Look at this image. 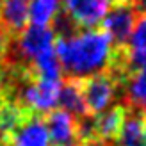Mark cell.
Here are the masks:
<instances>
[{"label":"cell","instance_id":"obj_1","mask_svg":"<svg viewBox=\"0 0 146 146\" xmlns=\"http://www.w3.org/2000/svg\"><path fill=\"white\" fill-rule=\"evenodd\" d=\"M54 50L64 78L77 82L107 71L116 54L111 38L102 29H87L71 38L57 39Z\"/></svg>","mask_w":146,"mask_h":146},{"label":"cell","instance_id":"obj_2","mask_svg":"<svg viewBox=\"0 0 146 146\" xmlns=\"http://www.w3.org/2000/svg\"><path fill=\"white\" fill-rule=\"evenodd\" d=\"M123 84L125 80L118 78L109 70L89 78L78 80V87L87 112L100 114L116 102H123Z\"/></svg>","mask_w":146,"mask_h":146},{"label":"cell","instance_id":"obj_3","mask_svg":"<svg viewBox=\"0 0 146 146\" xmlns=\"http://www.w3.org/2000/svg\"><path fill=\"white\" fill-rule=\"evenodd\" d=\"M139 14L132 4H116L109 5L104 20H102V31H104L112 41L114 48H125L128 38L132 34Z\"/></svg>","mask_w":146,"mask_h":146},{"label":"cell","instance_id":"obj_4","mask_svg":"<svg viewBox=\"0 0 146 146\" xmlns=\"http://www.w3.org/2000/svg\"><path fill=\"white\" fill-rule=\"evenodd\" d=\"M7 146H52L41 114H27L7 137Z\"/></svg>","mask_w":146,"mask_h":146},{"label":"cell","instance_id":"obj_5","mask_svg":"<svg viewBox=\"0 0 146 146\" xmlns=\"http://www.w3.org/2000/svg\"><path fill=\"white\" fill-rule=\"evenodd\" d=\"M109 9L107 0H64V13L82 31L94 29L102 23Z\"/></svg>","mask_w":146,"mask_h":146},{"label":"cell","instance_id":"obj_6","mask_svg":"<svg viewBox=\"0 0 146 146\" xmlns=\"http://www.w3.org/2000/svg\"><path fill=\"white\" fill-rule=\"evenodd\" d=\"M29 23V0H0V32L16 38Z\"/></svg>","mask_w":146,"mask_h":146},{"label":"cell","instance_id":"obj_7","mask_svg":"<svg viewBox=\"0 0 146 146\" xmlns=\"http://www.w3.org/2000/svg\"><path fill=\"white\" fill-rule=\"evenodd\" d=\"M144 123H146V112L132 105H127L125 118H123L121 128L116 135V139L104 146H146Z\"/></svg>","mask_w":146,"mask_h":146},{"label":"cell","instance_id":"obj_8","mask_svg":"<svg viewBox=\"0 0 146 146\" xmlns=\"http://www.w3.org/2000/svg\"><path fill=\"white\" fill-rule=\"evenodd\" d=\"M48 130L50 144L52 146H71L77 144L75 135V118L61 109H54L52 112L43 116Z\"/></svg>","mask_w":146,"mask_h":146},{"label":"cell","instance_id":"obj_9","mask_svg":"<svg viewBox=\"0 0 146 146\" xmlns=\"http://www.w3.org/2000/svg\"><path fill=\"white\" fill-rule=\"evenodd\" d=\"M125 64L128 75L146 66V14H139L125 46Z\"/></svg>","mask_w":146,"mask_h":146},{"label":"cell","instance_id":"obj_10","mask_svg":"<svg viewBox=\"0 0 146 146\" xmlns=\"http://www.w3.org/2000/svg\"><path fill=\"white\" fill-rule=\"evenodd\" d=\"M125 109H127L125 102H116L100 114H94V128H96L98 143L109 144L116 139L121 128L123 118H125Z\"/></svg>","mask_w":146,"mask_h":146},{"label":"cell","instance_id":"obj_11","mask_svg":"<svg viewBox=\"0 0 146 146\" xmlns=\"http://www.w3.org/2000/svg\"><path fill=\"white\" fill-rule=\"evenodd\" d=\"M57 105H61V111L68 112L73 118H82V116L89 114L86 109L82 93L77 80H68L64 78L61 80V87H59V98H57Z\"/></svg>","mask_w":146,"mask_h":146},{"label":"cell","instance_id":"obj_12","mask_svg":"<svg viewBox=\"0 0 146 146\" xmlns=\"http://www.w3.org/2000/svg\"><path fill=\"white\" fill-rule=\"evenodd\" d=\"M123 102L146 112V66L127 77L123 84Z\"/></svg>","mask_w":146,"mask_h":146},{"label":"cell","instance_id":"obj_13","mask_svg":"<svg viewBox=\"0 0 146 146\" xmlns=\"http://www.w3.org/2000/svg\"><path fill=\"white\" fill-rule=\"evenodd\" d=\"M29 71H31L32 77H36V78L59 82L62 71H61V64H59L57 55H55L54 46L45 50L43 54H39L36 57V59L31 62V66H29Z\"/></svg>","mask_w":146,"mask_h":146},{"label":"cell","instance_id":"obj_14","mask_svg":"<svg viewBox=\"0 0 146 146\" xmlns=\"http://www.w3.org/2000/svg\"><path fill=\"white\" fill-rule=\"evenodd\" d=\"M59 9V0H29V20L36 27H50Z\"/></svg>","mask_w":146,"mask_h":146},{"label":"cell","instance_id":"obj_15","mask_svg":"<svg viewBox=\"0 0 146 146\" xmlns=\"http://www.w3.org/2000/svg\"><path fill=\"white\" fill-rule=\"evenodd\" d=\"M7 41L9 38L0 32V100H5L4 98V89H5V80H7V73H9V66L5 62V46H7Z\"/></svg>","mask_w":146,"mask_h":146},{"label":"cell","instance_id":"obj_16","mask_svg":"<svg viewBox=\"0 0 146 146\" xmlns=\"http://www.w3.org/2000/svg\"><path fill=\"white\" fill-rule=\"evenodd\" d=\"M109 5H116V4H128L130 0H107Z\"/></svg>","mask_w":146,"mask_h":146},{"label":"cell","instance_id":"obj_17","mask_svg":"<svg viewBox=\"0 0 146 146\" xmlns=\"http://www.w3.org/2000/svg\"><path fill=\"white\" fill-rule=\"evenodd\" d=\"M144 139H146V123H144Z\"/></svg>","mask_w":146,"mask_h":146},{"label":"cell","instance_id":"obj_18","mask_svg":"<svg viewBox=\"0 0 146 146\" xmlns=\"http://www.w3.org/2000/svg\"><path fill=\"white\" fill-rule=\"evenodd\" d=\"M93 146H104V144H102V143H98V144H93Z\"/></svg>","mask_w":146,"mask_h":146},{"label":"cell","instance_id":"obj_19","mask_svg":"<svg viewBox=\"0 0 146 146\" xmlns=\"http://www.w3.org/2000/svg\"><path fill=\"white\" fill-rule=\"evenodd\" d=\"M71 146H82V144H71Z\"/></svg>","mask_w":146,"mask_h":146}]
</instances>
